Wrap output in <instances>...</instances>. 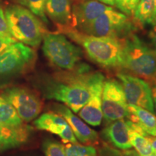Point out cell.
Masks as SVG:
<instances>
[{"instance_id":"3","label":"cell","mask_w":156,"mask_h":156,"mask_svg":"<svg viewBox=\"0 0 156 156\" xmlns=\"http://www.w3.org/2000/svg\"><path fill=\"white\" fill-rule=\"evenodd\" d=\"M64 33L80 45L89 58L98 65L107 69L122 67V43L121 39L90 36L75 28L69 29Z\"/></svg>"},{"instance_id":"29","label":"cell","mask_w":156,"mask_h":156,"mask_svg":"<svg viewBox=\"0 0 156 156\" xmlns=\"http://www.w3.org/2000/svg\"><path fill=\"white\" fill-rule=\"evenodd\" d=\"M124 155L126 156H156V153L153 152L152 153L147 154V155H141L140 154H138L136 151H126L124 153Z\"/></svg>"},{"instance_id":"2","label":"cell","mask_w":156,"mask_h":156,"mask_svg":"<svg viewBox=\"0 0 156 156\" xmlns=\"http://www.w3.org/2000/svg\"><path fill=\"white\" fill-rule=\"evenodd\" d=\"M122 43V68L147 82L156 84V50L151 48L131 33L121 39Z\"/></svg>"},{"instance_id":"27","label":"cell","mask_w":156,"mask_h":156,"mask_svg":"<svg viewBox=\"0 0 156 156\" xmlns=\"http://www.w3.org/2000/svg\"><path fill=\"white\" fill-rule=\"evenodd\" d=\"M15 42H16V40L12 36H0V52Z\"/></svg>"},{"instance_id":"33","label":"cell","mask_w":156,"mask_h":156,"mask_svg":"<svg viewBox=\"0 0 156 156\" xmlns=\"http://www.w3.org/2000/svg\"><path fill=\"white\" fill-rule=\"evenodd\" d=\"M156 16V0H154V11H153V19Z\"/></svg>"},{"instance_id":"6","label":"cell","mask_w":156,"mask_h":156,"mask_svg":"<svg viewBox=\"0 0 156 156\" xmlns=\"http://www.w3.org/2000/svg\"><path fill=\"white\" fill-rule=\"evenodd\" d=\"M133 29V23L127 15L112 7L99 15L80 32L90 36L122 39L131 34Z\"/></svg>"},{"instance_id":"18","label":"cell","mask_w":156,"mask_h":156,"mask_svg":"<svg viewBox=\"0 0 156 156\" xmlns=\"http://www.w3.org/2000/svg\"><path fill=\"white\" fill-rule=\"evenodd\" d=\"M126 119L136 124L146 136H156V115L141 107L128 104Z\"/></svg>"},{"instance_id":"15","label":"cell","mask_w":156,"mask_h":156,"mask_svg":"<svg viewBox=\"0 0 156 156\" xmlns=\"http://www.w3.org/2000/svg\"><path fill=\"white\" fill-rule=\"evenodd\" d=\"M45 12L64 32L75 28L72 0H46Z\"/></svg>"},{"instance_id":"28","label":"cell","mask_w":156,"mask_h":156,"mask_svg":"<svg viewBox=\"0 0 156 156\" xmlns=\"http://www.w3.org/2000/svg\"><path fill=\"white\" fill-rule=\"evenodd\" d=\"M152 28L149 33V37L153 43L155 49L156 50V16L151 23Z\"/></svg>"},{"instance_id":"25","label":"cell","mask_w":156,"mask_h":156,"mask_svg":"<svg viewBox=\"0 0 156 156\" xmlns=\"http://www.w3.org/2000/svg\"><path fill=\"white\" fill-rule=\"evenodd\" d=\"M140 0H114V5L127 16H133Z\"/></svg>"},{"instance_id":"13","label":"cell","mask_w":156,"mask_h":156,"mask_svg":"<svg viewBox=\"0 0 156 156\" xmlns=\"http://www.w3.org/2000/svg\"><path fill=\"white\" fill-rule=\"evenodd\" d=\"M112 7L95 0H83L73 7L74 28L80 31Z\"/></svg>"},{"instance_id":"21","label":"cell","mask_w":156,"mask_h":156,"mask_svg":"<svg viewBox=\"0 0 156 156\" xmlns=\"http://www.w3.org/2000/svg\"><path fill=\"white\" fill-rule=\"evenodd\" d=\"M129 140L132 146L134 147L135 151L140 155H145L153 152L147 136L138 133L130 128Z\"/></svg>"},{"instance_id":"20","label":"cell","mask_w":156,"mask_h":156,"mask_svg":"<svg viewBox=\"0 0 156 156\" xmlns=\"http://www.w3.org/2000/svg\"><path fill=\"white\" fill-rule=\"evenodd\" d=\"M154 0H140L134 12V19L136 24L143 26L151 24L153 20Z\"/></svg>"},{"instance_id":"4","label":"cell","mask_w":156,"mask_h":156,"mask_svg":"<svg viewBox=\"0 0 156 156\" xmlns=\"http://www.w3.org/2000/svg\"><path fill=\"white\" fill-rule=\"evenodd\" d=\"M5 15L10 36L27 46L37 47L46 34L41 22L26 7L17 5L7 6Z\"/></svg>"},{"instance_id":"31","label":"cell","mask_w":156,"mask_h":156,"mask_svg":"<svg viewBox=\"0 0 156 156\" xmlns=\"http://www.w3.org/2000/svg\"><path fill=\"white\" fill-rule=\"evenodd\" d=\"M152 90V97H153V101L154 104V109L156 115V84L151 87Z\"/></svg>"},{"instance_id":"1","label":"cell","mask_w":156,"mask_h":156,"mask_svg":"<svg viewBox=\"0 0 156 156\" xmlns=\"http://www.w3.org/2000/svg\"><path fill=\"white\" fill-rule=\"evenodd\" d=\"M94 73L87 64H78L72 70L43 77L38 87L44 98L63 103L78 113L88 101Z\"/></svg>"},{"instance_id":"32","label":"cell","mask_w":156,"mask_h":156,"mask_svg":"<svg viewBox=\"0 0 156 156\" xmlns=\"http://www.w3.org/2000/svg\"><path fill=\"white\" fill-rule=\"evenodd\" d=\"M95 1L100 2L101 3L105 4V5L109 6H114V0H95Z\"/></svg>"},{"instance_id":"19","label":"cell","mask_w":156,"mask_h":156,"mask_svg":"<svg viewBox=\"0 0 156 156\" xmlns=\"http://www.w3.org/2000/svg\"><path fill=\"white\" fill-rule=\"evenodd\" d=\"M14 107L0 95V124L18 126L23 124Z\"/></svg>"},{"instance_id":"26","label":"cell","mask_w":156,"mask_h":156,"mask_svg":"<svg viewBox=\"0 0 156 156\" xmlns=\"http://www.w3.org/2000/svg\"><path fill=\"white\" fill-rule=\"evenodd\" d=\"M0 36H9V34L8 27H7V21H6L5 11L0 7Z\"/></svg>"},{"instance_id":"24","label":"cell","mask_w":156,"mask_h":156,"mask_svg":"<svg viewBox=\"0 0 156 156\" xmlns=\"http://www.w3.org/2000/svg\"><path fill=\"white\" fill-rule=\"evenodd\" d=\"M45 156H66L65 147L58 142L46 140L43 144Z\"/></svg>"},{"instance_id":"30","label":"cell","mask_w":156,"mask_h":156,"mask_svg":"<svg viewBox=\"0 0 156 156\" xmlns=\"http://www.w3.org/2000/svg\"><path fill=\"white\" fill-rule=\"evenodd\" d=\"M148 140H149L151 145L153 149V151L156 153V136H147Z\"/></svg>"},{"instance_id":"16","label":"cell","mask_w":156,"mask_h":156,"mask_svg":"<svg viewBox=\"0 0 156 156\" xmlns=\"http://www.w3.org/2000/svg\"><path fill=\"white\" fill-rule=\"evenodd\" d=\"M101 135L119 149L129 150L132 147L129 140V127L125 119L109 123L101 132Z\"/></svg>"},{"instance_id":"22","label":"cell","mask_w":156,"mask_h":156,"mask_svg":"<svg viewBox=\"0 0 156 156\" xmlns=\"http://www.w3.org/2000/svg\"><path fill=\"white\" fill-rule=\"evenodd\" d=\"M17 2L32 12L36 16L38 17L43 22L47 23L48 19L45 12V5L46 0H17Z\"/></svg>"},{"instance_id":"5","label":"cell","mask_w":156,"mask_h":156,"mask_svg":"<svg viewBox=\"0 0 156 156\" xmlns=\"http://www.w3.org/2000/svg\"><path fill=\"white\" fill-rule=\"evenodd\" d=\"M42 49L51 63L64 70L75 69L82 57L80 48L60 34H45Z\"/></svg>"},{"instance_id":"17","label":"cell","mask_w":156,"mask_h":156,"mask_svg":"<svg viewBox=\"0 0 156 156\" xmlns=\"http://www.w3.org/2000/svg\"><path fill=\"white\" fill-rule=\"evenodd\" d=\"M32 127L23 124L18 126L0 124V150L13 149L20 147L29 140Z\"/></svg>"},{"instance_id":"10","label":"cell","mask_w":156,"mask_h":156,"mask_svg":"<svg viewBox=\"0 0 156 156\" xmlns=\"http://www.w3.org/2000/svg\"><path fill=\"white\" fill-rule=\"evenodd\" d=\"M117 77L122 83L128 104L155 112L151 86L147 82L132 74L124 73L117 74Z\"/></svg>"},{"instance_id":"12","label":"cell","mask_w":156,"mask_h":156,"mask_svg":"<svg viewBox=\"0 0 156 156\" xmlns=\"http://www.w3.org/2000/svg\"><path fill=\"white\" fill-rule=\"evenodd\" d=\"M34 125L38 129L44 130L56 134L64 142H77V140L76 139L75 134L67 121L61 115L56 113H44L35 120Z\"/></svg>"},{"instance_id":"11","label":"cell","mask_w":156,"mask_h":156,"mask_svg":"<svg viewBox=\"0 0 156 156\" xmlns=\"http://www.w3.org/2000/svg\"><path fill=\"white\" fill-rule=\"evenodd\" d=\"M104 76L95 72L90 85V96L85 105L79 111L80 118L93 126H99L103 119L102 91Z\"/></svg>"},{"instance_id":"7","label":"cell","mask_w":156,"mask_h":156,"mask_svg":"<svg viewBox=\"0 0 156 156\" xmlns=\"http://www.w3.org/2000/svg\"><path fill=\"white\" fill-rule=\"evenodd\" d=\"M36 54L32 48L15 42L0 52V78L14 77L30 69Z\"/></svg>"},{"instance_id":"8","label":"cell","mask_w":156,"mask_h":156,"mask_svg":"<svg viewBox=\"0 0 156 156\" xmlns=\"http://www.w3.org/2000/svg\"><path fill=\"white\" fill-rule=\"evenodd\" d=\"M103 119L107 124L129 116L128 103L122 83L115 79L104 80L102 91Z\"/></svg>"},{"instance_id":"23","label":"cell","mask_w":156,"mask_h":156,"mask_svg":"<svg viewBox=\"0 0 156 156\" xmlns=\"http://www.w3.org/2000/svg\"><path fill=\"white\" fill-rule=\"evenodd\" d=\"M66 156H98L95 147L77 143H69L65 147Z\"/></svg>"},{"instance_id":"14","label":"cell","mask_w":156,"mask_h":156,"mask_svg":"<svg viewBox=\"0 0 156 156\" xmlns=\"http://www.w3.org/2000/svg\"><path fill=\"white\" fill-rule=\"evenodd\" d=\"M54 110L67 121L77 140L83 144H93L97 141L98 138L97 132L85 124L81 118L76 116L67 106L55 104Z\"/></svg>"},{"instance_id":"9","label":"cell","mask_w":156,"mask_h":156,"mask_svg":"<svg viewBox=\"0 0 156 156\" xmlns=\"http://www.w3.org/2000/svg\"><path fill=\"white\" fill-rule=\"evenodd\" d=\"M1 96L14 107L23 122H29L38 116L42 102L36 93L22 87L6 88Z\"/></svg>"}]
</instances>
